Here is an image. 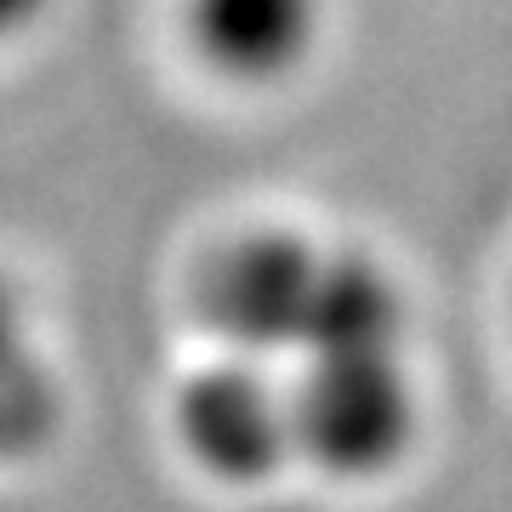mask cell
Wrapping results in <instances>:
<instances>
[{
  "label": "cell",
  "instance_id": "cell-1",
  "mask_svg": "<svg viewBox=\"0 0 512 512\" xmlns=\"http://www.w3.org/2000/svg\"><path fill=\"white\" fill-rule=\"evenodd\" d=\"M296 456L330 478L393 473L421 433V393L404 370V348L313 353L291 382Z\"/></svg>",
  "mask_w": 512,
  "mask_h": 512
},
{
  "label": "cell",
  "instance_id": "cell-2",
  "mask_svg": "<svg viewBox=\"0 0 512 512\" xmlns=\"http://www.w3.org/2000/svg\"><path fill=\"white\" fill-rule=\"evenodd\" d=\"M177 439L200 473L222 484H268L296 456L291 387L268 376V359L234 353L205 365L177 393Z\"/></svg>",
  "mask_w": 512,
  "mask_h": 512
},
{
  "label": "cell",
  "instance_id": "cell-3",
  "mask_svg": "<svg viewBox=\"0 0 512 512\" xmlns=\"http://www.w3.org/2000/svg\"><path fill=\"white\" fill-rule=\"evenodd\" d=\"M325 251L296 234H245L200 274V319L234 353L274 359L296 353L319 291Z\"/></svg>",
  "mask_w": 512,
  "mask_h": 512
},
{
  "label": "cell",
  "instance_id": "cell-4",
  "mask_svg": "<svg viewBox=\"0 0 512 512\" xmlns=\"http://www.w3.org/2000/svg\"><path fill=\"white\" fill-rule=\"evenodd\" d=\"M325 29V0H188V35L228 80H285Z\"/></svg>",
  "mask_w": 512,
  "mask_h": 512
},
{
  "label": "cell",
  "instance_id": "cell-5",
  "mask_svg": "<svg viewBox=\"0 0 512 512\" xmlns=\"http://www.w3.org/2000/svg\"><path fill=\"white\" fill-rule=\"evenodd\" d=\"M63 427V387L23 302L0 285V467L40 456Z\"/></svg>",
  "mask_w": 512,
  "mask_h": 512
},
{
  "label": "cell",
  "instance_id": "cell-6",
  "mask_svg": "<svg viewBox=\"0 0 512 512\" xmlns=\"http://www.w3.org/2000/svg\"><path fill=\"white\" fill-rule=\"evenodd\" d=\"M52 0H0V40L23 35L29 23H40V12H46Z\"/></svg>",
  "mask_w": 512,
  "mask_h": 512
}]
</instances>
